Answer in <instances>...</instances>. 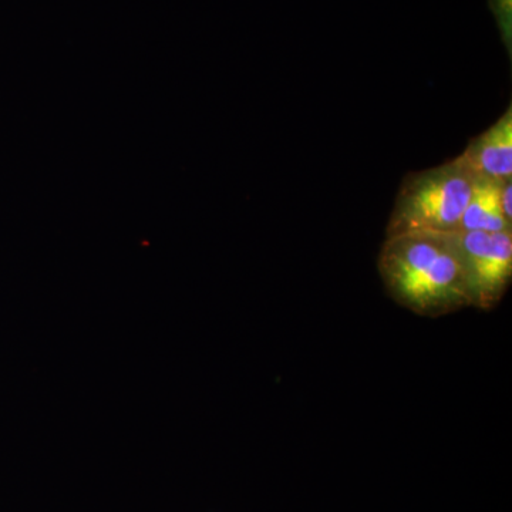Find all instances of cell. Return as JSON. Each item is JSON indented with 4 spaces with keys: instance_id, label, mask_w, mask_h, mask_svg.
I'll list each match as a JSON object with an SVG mask.
<instances>
[{
    "instance_id": "3",
    "label": "cell",
    "mask_w": 512,
    "mask_h": 512,
    "mask_svg": "<svg viewBox=\"0 0 512 512\" xmlns=\"http://www.w3.org/2000/svg\"><path fill=\"white\" fill-rule=\"evenodd\" d=\"M463 271L470 306L490 311L500 303L512 279V231L450 232Z\"/></svg>"
},
{
    "instance_id": "6",
    "label": "cell",
    "mask_w": 512,
    "mask_h": 512,
    "mask_svg": "<svg viewBox=\"0 0 512 512\" xmlns=\"http://www.w3.org/2000/svg\"><path fill=\"white\" fill-rule=\"evenodd\" d=\"M508 56L512 52V0H488Z\"/></svg>"
},
{
    "instance_id": "4",
    "label": "cell",
    "mask_w": 512,
    "mask_h": 512,
    "mask_svg": "<svg viewBox=\"0 0 512 512\" xmlns=\"http://www.w3.org/2000/svg\"><path fill=\"white\" fill-rule=\"evenodd\" d=\"M461 160L476 177L512 178V107L493 126L468 144Z\"/></svg>"
},
{
    "instance_id": "5",
    "label": "cell",
    "mask_w": 512,
    "mask_h": 512,
    "mask_svg": "<svg viewBox=\"0 0 512 512\" xmlns=\"http://www.w3.org/2000/svg\"><path fill=\"white\" fill-rule=\"evenodd\" d=\"M505 180L474 178L473 191L458 231H512V222L505 218L501 207V188Z\"/></svg>"
},
{
    "instance_id": "2",
    "label": "cell",
    "mask_w": 512,
    "mask_h": 512,
    "mask_svg": "<svg viewBox=\"0 0 512 512\" xmlns=\"http://www.w3.org/2000/svg\"><path fill=\"white\" fill-rule=\"evenodd\" d=\"M474 178L458 156L440 167L410 173L397 192L386 237L407 232L458 231Z\"/></svg>"
},
{
    "instance_id": "7",
    "label": "cell",
    "mask_w": 512,
    "mask_h": 512,
    "mask_svg": "<svg viewBox=\"0 0 512 512\" xmlns=\"http://www.w3.org/2000/svg\"><path fill=\"white\" fill-rule=\"evenodd\" d=\"M512 178L510 180H505L503 183V188H501V207H503V212L505 218L508 221L512 222Z\"/></svg>"
},
{
    "instance_id": "1",
    "label": "cell",
    "mask_w": 512,
    "mask_h": 512,
    "mask_svg": "<svg viewBox=\"0 0 512 512\" xmlns=\"http://www.w3.org/2000/svg\"><path fill=\"white\" fill-rule=\"evenodd\" d=\"M377 266L390 298L417 315L439 318L470 306L450 232L386 237Z\"/></svg>"
}]
</instances>
